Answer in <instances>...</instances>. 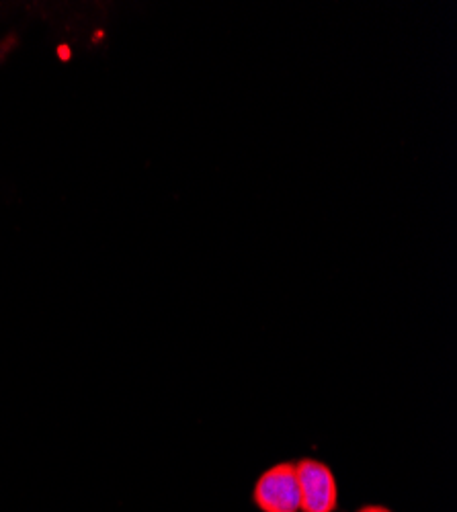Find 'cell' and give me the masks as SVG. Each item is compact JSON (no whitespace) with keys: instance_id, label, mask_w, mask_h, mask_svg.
<instances>
[{"instance_id":"cell-1","label":"cell","mask_w":457,"mask_h":512,"mask_svg":"<svg viewBox=\"0 0 457 512\" xmlns=\"http://www.w3.org/2000/svg\"><path fill=\"white\" fill-rule=\"evenodd\" d=\"M253 502L261 512H300L296 463H275L253 488Z\"/></svg>"},{"instance_id":"cell-2","label":"cell","mask_w":457,"mask_h":512,"mask_svg":"<svg viewBox=\"0 0 457 512\" xmlns=\"http://www.w3.org/2000/svg\"><path fill=\"white\" fill-rule=\"evenodd\" d=\"M300 486V512H337L339 486L330 465L318 459H302L296 463Z\"/></svg>"},{"instance_id":"cell-3","label":"cell","mask_w":457,"mask_h":512,"mask_svg":"<svg viewBox=\"0 0 457 512\" xmlns=\"http://www.w3.org/2000/svg\"><path fill=\"white\" fill-rule=\"evenodd\" d=\"M355 512H394V510H390L384 504H365V506H359Z\"/></svg>"}]
</instances>
